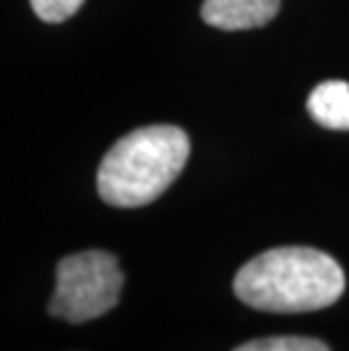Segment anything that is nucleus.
Instances as JSON below:
<instances>
[{
  "instance_id": "7",
  "label": "nucleus",
  "mask_w": 349,
  "mask_h": 351,
  "mask_svg": "<svg viewBox=\"0 0 349 351\" xmlns=\"http://www.w3.org/2000/svg\"><path fill=\"white\" fill-rule=\"evenodd\" d=\"M32 3L34 14L46 23H62V21L71 19L84 0H29Z\"/></svg>"
},
{
  "instance_id": "5",
  "label": "nucleus",
  "mask_w": 349,
  "mask_h": 351,
  "mask_svg": "<svg viewBox=\"0 0 349 351\" xmlns=\"http://www.w3.org/2000/svg\"><path fill=\"white\" fill-rule=\"evenodd\" d=\"M306 109L311 118L326 130H349V84L343 80L317 84L309 95Z\"/></svg>"
},
{
  "instance_id": "1",
  "label": "nucleus",
  "mask_w": 349,
  "mask_h": 351,
  "mask_svg": "<svg viewBox=\"0 0 349 351\" xmlns=\"http://www.w3.org/2000/svg\"><path fill=\"white\" fill-rule=\"evenodd\" d=\"M234 293L245 306L265 313L322 311L343 297L345 272L320 250L274 247L241 267Z\"/></svg>"
},
{
  "instance_id": "3",
  "label": "nucleus",
  "mask_w": 349,
  "mask_h": 351,
  "mask_svg": "<svg viewBox=\"0 0 349 351\" xmlns=\"http://www.w3.org/2000/svg\"><path fill=\"white\" fill-rule=\"evenodd\" d=\"M123 272L114 254L77 252L57 265V286L48 313L69 324H82L109 313L121 300Z\"/></svg>"
},
{
  "instance_id": "4",
  "label": "nucleus",
  "mask_w": 349,
  "mask_h": 351,
  "mask_svg": "<svg viewBox=\"0 0 349 351\" xmlns=\"http://www.w3.org/2000/svg\"><path fill=\"white\" fill-rule=\"evenodd\" d=\"M281 0H204L202 19L206 25L236 32L268 25L277 16Z\"/></svg>"
},
{
  "instance_id": "6",
  "label": "nucleus",
  "mask_w": 349,
  "mask_h": 351,
  "mask_svg": "<svg viewBox=\"0 0 349 351\" xmlns=\"http://www.w3.org/2000/svg\"><path fill=\"white\" fill-rule=\"evenodd\" d=\"M234 351H331L322 340L302 338V335H279V338H261L236 347Z\"/></svg>"
},
{
  "instance_id": "2",
  "label": "nucleus",
  "mask_w": 349,
  "mask_h": 351,
  "mask_svg": "<svg viewBox=\"0 0 349 351\" xmlns=\"http://www.w3.org/2000/svg\"><path fill=\"white\" fill-rule=\"evenodd\" d=\"M191 154L186 132L147 125L116 141L98 168V193L111 206L136 208L161 197Z\"/></svg>"
}]
</instances>
